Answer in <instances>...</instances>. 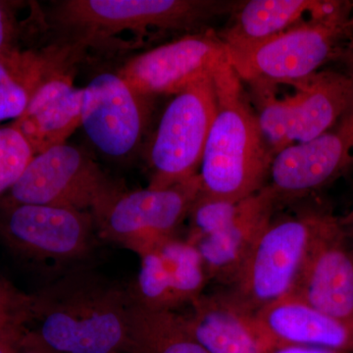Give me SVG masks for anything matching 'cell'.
<instances>
[{
	"instance_id": "6da1fadb",
	"label": "cell",
	"mask_w": 353,
	"mask_h": 353,
	"mask_svg": "<svg viewBox=\"0 0 353 353\" xmlns=\"http://www.w3.org/2000/svg\"><path fill=\"white\" fill-rule=\"evenodd\" d=\"M132 304L129 288L74 267L31 296L24 326L61 353L126 352Z\"/></svg>"
},
{
	"instance_id": "cb8c5ba5",
	"label": "cell",
	"mask_w": 353,
	"mask_h": 353,
	"mask_svg": "<svg viewBox=\"0 0 353 353\" xmlns=\"http://www.w3.org/2000/svg\"><path fill=\"white\" fill-rule=\"evenodd\" d=\"M37 90L18 81L0 83V121L19 118Z\"/></svg>"
},
{
	"instance_id": "ba28073f",
	"label": "cell",
	"mask_w": 353,
	"mask_h": 353,
	"mask_svg": "<svg viewBox=\"0 0 353 353\" xmlns=\"http://www.w3.org/2000/svg\"><path fill=\"white\" fill-rule=\"evenodd\" d=\"M9 192L7 203L60 206L94 218L122 190L82 148L64 143L32 158Z\"/></svg>"
},
{
	"instance_id": "9c48e42d",
	"label": "cell",
	"mask_w": 353,
	"mask_h": 353,
	"mask_svg": "<svg viewBox=\"0 0 353 353\" xmlns=\"http://www.w3.org/2000/svg\"><path fill=\"white\" fill-rule=\"evenodd\" d=\"M201 192L199 175L163 190H122L95 216L97 233L139 254L175 236Z\"/></svg>"
},
{
	"instance_id": "603a6c76",
	"label": "cell",
	"mask_w": 353,
	"mask_h": 353,
	"mask_svg": "<svg viewBox=\"0 0 353 353\" xmlns=\"http://www.w3.org/2000/svg\"><path fill=\"white\" fill-rule=\"evenodd\" d=\"M30 304L31 296L20 294L0 277V329L24 326Z\"/></svg>"
},
{
	"instance_id": "f1b7e54d",
	"label": "cell",
	"mask_w": 353,
	"mask_h": 353,
	"mask_svg": "<svg viewBox=\"0 0 353 353\" xmlns=\"http://www.w3.org/2000/svg\"><path fill=\"white\" fill-rule=\"evenodd\" d=\"M338 61L343 65V72L353 78V43H350L345 46Z\"/></svg>"
},
{
	"instance_id": "5b68a950",
	"label": "cell",
	"mask_w": 353,
	"mask_h": 353,
	"mask_svg": "<svg viewBox=\"0 0 353 353\" xmlns=\"http://www.w3.org/2000/svg\"><path fill=\"white\" fill-rule=\"evenodd\" d=\"M296 92L279 99L268 85H250L260 128L272 154L306 143L330 129L353 106V78L322 70L299 82Z\"/></svg>"
},
{
	"instance_id": "7c38bea8",
	"label": "cell",
	"mask_w": 353,
	"mask_h": 353,
	"mask_svg": "<svg viewBox=\"0 0 353 353\" xmlns=\"http://www.w3.org/2000/svg\"><path fill=\"white\" fill-rule=\"evenodd\" d=\"M353 163V106L320 136L274 157L268 188L276 205L322 189Z\"/></svg>"
},
{
	"instance_id": "4316f807",
	"label": "cell",
	"mask_w": 353,
	"mask_h": 353,
	"mask_svg": "<svg viewBox=\"0 0 353 353\" xmlns=\"http://www.w3.org/2000/svg\"><path fill=\"white\" fill-rule=\"evenodd\" d=\"M22 327L0 329V353H19Z\"/></svg>"
},
{
	"instance_id": "2e32d148",
	"label": "cell",
	"mask_w": 353,
	"mask_h": 353,
	"mask_svg": "<svg viewBox=\"0 0 353 353\" xmlns=\"http://www.w3.org/2000/svg\"><path fill=\"white\" fill-rule=\"evenodd\" d=\"M182 315L188 331L208 353H272L275 350L231 292L202 294Z\"/></svg>"
},
{
	"instance_id": "d4e9b609",
	"label": "cell",
	"mask_w": 353,
	"mask_h": 353,
	"mask_svg": "<svg viewBox=\"0 0 353 353\" xmlns=\"http://www.w3.org/2000/svg\"><path fill=\"white\" fill-rule=\"evenodd\" d=\"M9 2L0 1V57L13 50L12 41L15 34V20Z\"/></svg>"
},
{
	"instance_id": "9a60e30c",
	"label": "cell",
	"mask_w": 353,
	"mask_h": 353,
	"mask_svg": "<svg viewBox=\"0 0 353 353\" xmlns=\"http://www.w3.org/2000/svg\"><path fill=\"white\" fill-rule=\"evenodd\" d=\"M141 268L129 288L132 303L153 310L175 311L203 294L208 277L199 250L176 236L139 253Z\"/></svg>"
},
{
	"instance_id": "5bb4252c",
	"label": "cell",
	"mask_w": 353,
	"mask_h": 353,
	"mask_svg": "<svg viewBox=\"0 0 353 353\" xmlns=\"http://www.w3.org/2000/svg\"><path fill=\"white\" fill-rule=\"evenodd\" d=\"M290 294L353 324V256L338 218L323 215Z\"/></svg>"
},
{
	"instance_id": "8992f818",
	"label": "cell",
	"mask_w": 353,
	"mask_h": 353,
	"mask_svg": "<svg viewBox=\"0 0 353 353\" xmlns=\"http://www.w3.org/2000/svg\"><path fill=\"white\" fill-rule=\"evenodd\" d=\"M324 213L306 211L265 227L230 292L243 307L254 314L292 292Z\"/></svg>"
},
{
	"instance_id": "30bf717a",
	"label": "cell",
	"mask_w": 353,
	"mask_h": 353,
	"mask_svg": "<svg viewBox=\"0 0 353 353\" xmlns=\"http://www.w3.org/2000/svg\"><path fill=\"white\" fill-rule=\"evenodd\" d=\"M94 216L60 206L7 203L0 213V234L28 259L72 264L94 248Z\"/></svg>"
},
{
	"instance_id": "7a4b0ae2",
	"label": "cell",
	"mask_w": 353,
	"mask_h": 353,
	"mask_svg": "<svg viewBox=\"0 0 353 353\" xmlns=\"http://www.w3.org/2000/svg\"><path fill=\"white\" fill-rule=\"evenodd\" d=\"M213 81L217 110L199 172L201 192L239 201L266 185L274 155L231 64L218 70Z\"/></svg>"
},
{
	"instance_id": "ffe728a7",
	"label": "cell",
	"mask_w": 353,
	"mask_h": 353,
	"mask_svg": "<svg viewBox=\"0 0 353 353\" xmlns=\"http://www.w3.org/2000/svg\"><path fill=\"white\" fill-rule=\"evenodd\" d=\"M321 0L238 2L229 25L218 34L227 48L240 50L273 38L313 15Z\"/></svg>"
},
{
	"instance_id": "8fae6325",
	"label": "cell",
	"mask_w": 353,
	"mask_h": 353,
	"mask_svg": "<svg viewBox=\"0 0 353 353\" xmlns=\"http://www.w3.org/2000/svg\"><path fill=\"white\" fill-rule=\"evenodd\" d=\"M226 46L212 30L192 32L132 58L119 74L138 94L175 95L229 64Z\"/></svg>"
},
{
	"instance_id": "52a82bcc",
	"label": "cell",
	"mask_w": 353,
	"mask_h": 353,
	"mask_svg": "<svg viewBox=\"0 0 353 353\" xmlns=\"http://www.w3.org/2000/svg\"><path fill=\"white\" fill-rule=\"evenodd\" d=\"M217 110L213 76L204 77L174 95L148 153V188L163 190L199 175L209 131Z\"/></svg>"
},
{
	"instance_id": "e0dca14e",
	"label": "cell",
	"mask_w": 353,
	"mask_h": 353,
	"mask_svg": "<svg viewBox=\"0 0 353 353\" xmlns=\"http://www.w3.org/2000/svg\"><path fill=\"white\" fill-rule=\"evenodd\" d=\"M260 331L275 350L329 348L353 353V324L341 321L288 294L254 313Z\"/></svg>"
},
{
	"instance_id": "3957f363",
	"label": "cell",
	"mask_w": 353,
	"mask_h": 353,
	"mask_svg": "<svg viewBox=\"0 0 353 353\" xmlns=\"http://www.w3.org/2000/svg\"><path fill=\"white\" fill-rule=\"evenodd\" d=\"M353 2L322 1L307 19L261 43L227 48L232 68L250 85L292 83L321 71L338 60L350 43L347 23Z\"/></svg>"
},
{
	"instance_id": "83f0119b",
	"label": "cell",
	"mask_w": 353,
	"mask_h": 353,
	"mask_svg": "<svg viewBox=\"0 0 353 353\" xmlns=\"http://www.w3.org/2000/svg\"><path fill=\"white\" fill-rule=\"evenodd\" d=\"M272 353H350L329 348L309 347H285L277 348Z\"/></svg>"
},
{
	"instance_id": "484cf974",
	"label": "cell",
	"mask_w": 353,
	"mask_h": 353,
	"mask_svg": "<svg viewBox=\"0 0 353 353\" xmlns=\"http://www.w3.org/2000/svg\"><path fill=\"white\" fill-rule=\"evenodd\" d=\"M19 353H61L48 347L36 334L22 328L19 341Z\"/></svg>"
},
{
	"instance_id": "f546056e",
	"label": "cell",
	"mask_w": 353,
	"mask_h": 353,
	"mask_svg": "<svg viewBox=\"0 0 353 353\" xmlns=\"http://www.w3.org/2000/svg\"><path fill=\"white\" fill-rule=\"evenodd\" d=\"M347 32L350 43H353V12L347 23Z\"/></svg>"
},
{
	"instance_id": "ac0fdd59",
	"label": "cell",
	"mask_w": 353,
	"mask_h": 353,
	"mask_svg": "<svg viewBox=\"0 0 353 353\" xmlns=\"http://www.w3.org/2000/svg\"><path fill=\"white\" fill-rule=\"evenodd\" d=\"M83 88L74 85L66 72L41 83L12 126L25 137L34 154L64 145L82 126Z\"/></svg>"
},
{
	"instance_id": "d6986e66",
	"label": "cell",
	"mask_w": 353,
	"mask_h": 353,
	"mask_svg": "<svg viewBox=\"0 0 353 353\" xmlns=\"http://www.w3.org/2000/svg\"><path fill=\"white\" fill-rule=\"evenodd\" d=\"M276 202L264 187L241 201L236 218L219 233L192 243L201 254L208 280L233 284L253 243L271 222Z\"/></svg>"
},
{
	"instance_id": "277c9868",
	"label": "cell",
	"mask_w": 353,
	"mask_h": 353,
	"mask_svg": "<svg viewBox=\"0 0 353 353\" xmlns=\"http://www.w3.org/2000/svg\"><path fill=\"white\" fill-rule=\"evenodd\" d=\"M238 2L215 0H65L52 20L79 44L121 32H201L209 22L233 12Z\"/></svg>"
},
{
	"instance_id": "44dd1931",
	"label": "cell",
	"mask_w": 353,
	"mask_h": 353,
	"mask_svg": "<svg viewBox=\"0 0 353 353\" xmlns=\"http://www.w3.org/2000/svg\"><path fill=\"white\" fill-rule=\"evenodd\" d=\"M126 352L208 353L188 331L182 315L134 303L130 312Z\"/></svg>"
},
{
	"instance_id": "4fadbf2b",
	"label": "cell",
	"mask_w": 353,
	"mask_h": 353,
	"mask_svg": "<svg viewBox=\"0 0 353 353\" xmlns=\"http://www.w3.org/2000/svg\"><path fill=\"white\" fill-rule=\"evenodd\" d=\"M150 99L120 74L101 73L83 88L82 127L106 157L123 159L136 152L145 134Z\"/></svg>"
},
{
	"instance_id": "7402d4cb",
	"label": "cell",
	"mask_w": 353,
	"mask_h": 353,
	"mask_svg": "<svg viewBox=\"0 0 353 353\" xmlns=\"http://www.w3.org/2000/svg\"><path fill=\"white\" fill-rule=\"evenodd\" d=\"M36 157L29 141L17 129H0V196L19 181Z\"/></svg>"
}]
</instances>
